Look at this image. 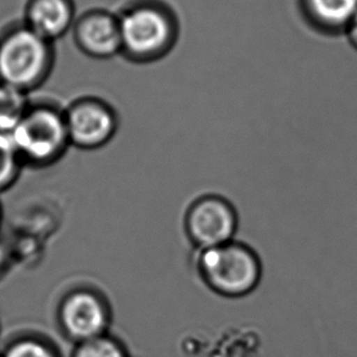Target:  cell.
Instances as JSON below:
<instances>
[{
	"label": "cell",
	"mask_w": 357,
	"mask_h": 357,
	"mask_svg": "<svg viewBox=\"0 0 357 357\" xmlns=\"http://www.w3.org/2000/svg\"><path fill=\"white\" fill-rule=\"evenodd\" d=\"M121 55L137 64H149L174 50L180 25L175 11L160 0H136L118 14Z\"/></svg>",
	"instance_id": "obj_1"
},
{
	"label": "cell",
	"mask_w": 357,
	"mask_h": 357,
	"mask_svg": "<svg viewBox=\"0 0 357 357\" xmlns=\"http://www.w3.org/2000/svg\"><path fill=\"white\" fill-rule=\"evenodd\" d=\"M54 43L21 22L0 35V82L30 93L54 68Z\"/></svg>",
	"instance_id": "obj_2"
},
{
	"label": "cell",
	"mask_w": 357,
	"mask_h": 357,
	"mask_svg": "<svg viewBox=\"0 0 357 357\" xmlns=\"http://www.w3.org/2000/svg\"><path fill=\"white\" fill-rule=\"evenodd\" d=\"M24 167L47 168L59 162L69 149L64 109L52 103H32L10 134Z\"/></svg>",
	"instance_id": "obj_3"
},
{
	"label": "cell",
	"mask_w": 357,
	"mask_h": 357,
	"mask_svg": "<svg viewBox=\"0 0 357 357\" xmlns=\"http://www.w3.org/2000/svg\"><path fill=\"white\" fill-rule=\"evenodd\" d=\"M199 269L204 283L225 298H241L252 293L262 275L257 255L236 241L204 250Z\"/></svg>",
	"instance_id": "obj_4"
},
{
	"label": "cell",
	"mask_w": 357,
	"mask_h": 357,
	"mask_svg": "<svg viewBox=\"0 0 357 357\" xmlns=\"http://www.w3.org/2000/svg\"><path fill=\"white\" fill-rule=\"evenodd\" d=\"M113 312L108 298L97 289H71L56 308V323L68 340L79 344L109 334Z\"/></svg>",
	"instance_id": "obj_5"
},
{
	"label": "cell",
	"mask_w": 357,
	"mask_h": 357,
	"mask_svg": "<svg viewBox=\"0 0 357 357\" xmlns=\"http://www.w3.org/2000/svg\"><path fill=\"white\" fill-rule=\"evenodd\" d=\"M65 124L71 146L82 151L105 147L119 129L114 108L100 97L84 96L64 109Z\"/></svg>",
	"instance_id": "obj_6"
},
{
	"label": "cell",
	"mask_w": 357,
	"mask_h": 357,
	"mask_svg": "<svg viewBox=\"0 0 357 357\" xmlns=\"http://www.w3.org/2000/svg\"><path fill=\"white\" fill-rule=\"evenodd\" d=\"M236 229L238 215L233 204L217 195L196 199L185 215L186 234L202 251L233 241Z\"/></svg>",
	"instance_id": "obj_7"
},
{
	"label": "cell",
	"mask_w": 357,
	"mask_h": 357,
	"mask_svg": "<svg viewBox=\"0 0 357 357\" xmlns=\"http://www.w3.org/2000/svg\"><path fill=\"white\" fill-rule=\"evenodd\" d=\"M75 45L92 59H110L121 54L119 17L105 9H91L76 17Z\"/></svg>",
	"instance_id": "obj_8"
},
{
	"label": "cell",
	"mask_w": 357,
	"mask_h": 357,
	"mask_svg": "<svg viewBox=\"0 0 357 357\" xmlns=\"http://www.w3.org/2000/svg\"><path fill=\"white\" fill-rule=\"evenodd\" d=\"M76 17L74 0H27L24 24L54 43L71 32Z\"/></svg>",
	"instance_id": "obj_9"
},
{
	"label": "cell",
	"mask_w": 357,
	"mask_h": 357,
	"mask_svg": "<svg viewBox=\"0 0 357 357\" xmlns=\"http://www.w3.org/2000/svg\"><path fill=\"white\" fill-rule=\"evenodd\" d=\"M303 19L323 35L345 33L357 13V0H300Z\"/></svg>",
	"instance_id": "obj_10"
},
{
	"label": "cell",
	"mask_w": 357,
	"mask_h": 357,
	"mask_svg": "<svg viewBox=\"0 0 357 357\" xmlns=\"http://www.w3.org/2000/svg\"><path fill=\"white\" fill-rule=\"evenodd\" d=\"M31 105L27 92L0 82V134L10 135Z\"/></svg>",
	"instance_id": "obj_11"
},
{
	"label": "cell",
	"mask_w": 357,
	"mask_h": 357,
	"mask_svg": "<svg viewBox=\"0 0 357 357\" xmlns=\"http://www.w3.org/2000/svg\"><path fill=\"white\" fill-rule=\"evenodd\" d=\"M0 357H60L52 342L38 335H22L13 339Z\"/></svg>",
	"instance_id": "obj_12"
},
{
	"label": "cell",
	"mask_w": 357,
	"mask_h": 357,
	"mask_svg": "<svg viewBox=\"0 0 357 357\" xmlns=\"http://www.w3.org/2000/svg\"><path fill=\"white\" fill-rule=\"evenodd\" d=\"M21 162L10 135L0 134V194L10 190L20 178Z\"/></svg>",
	"instance_id": "obj_13"
},
{
	"label": "cell",
	"mask_w": 357,
	"mask_h": 357,
	"mask_svg": "<svg viewBox=\"0 0 357 357\" xmlns=\"http://www.w3.org/2000/svg\"><path fill=\"white\" fill-rule=\"evenodd\" d=\"M70 357H130L123 342L112 334L75 344Z\"/></svg>",
	"instance_id": "obj_14"
},
{
	"label": "cell",
	"mask_w": 357,
	"mask_h": 357,
	"mask_svg": "<svg viewBox=\"0 0 357 357\" xmlns=\"http://www.w3.org/2000/svg\"><path fill=\"white\" fill-rule=\"evenodd\" d=\"M345 35H347V40H349V43L357 50V13L352 17L351 22L347 26Z\"/></svg>",
	"instance_id": "obj_15"
},
{
	"label": "cell",
	"mask_w": 357,
	"mask_h": 357,
	"mask_svg": "<svg viewBox=\"0 0 357 357\" xmlns=\"http://www.w3.org/2000/svg\"><path fill=\"white\" fill-rule=\"evenodd\" d=\"M1 223H3V208H1V204H0V228H1Z\"/></svg>",
	"instance_id": "obj_16"
}]
</instances>
